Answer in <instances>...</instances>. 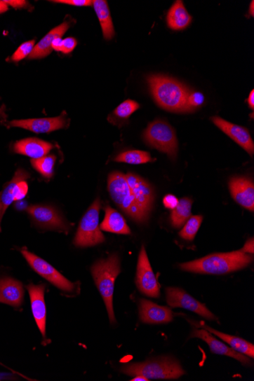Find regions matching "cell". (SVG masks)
I'll list each match as a JSON object with an SVG mask.
<instances>
[{
	"label": "cell",
	"instance_id": "ffe728a7",
	"mask_svg": "<svg viewBox=\"0 0 254 381\" xmlns=\"http://www.w3.org/2000/svg\"><path fill=\"white\" fill-rule=\"evenodd\" d=\"M23 298L22 282L10 277L0 279V303L19 307L23 303Z\"/></svg>",
	"mask_w": 254,
	"mask_h": 381
},
{
	"label": "cell",
	"instance_id": "52a82bcc",
	"mask_svg": "<svg viewBox=\"0 0 254 381\" xmlns=\"http://www.w3.org/2000/svg\"><path fill=\"white\" fill-rule=\"evenodd\" d=\"M144 139L150 146L175 159L178 153L175 131L165 121L157 120L151 123L144 132Z\"/></svg>",
	"mask_w": 254,
	"mask_h": 381
},
{
	"label": "cell",
	"instance_id": "ee69618b",
	"mask_svg": "<svg viewBox=\"0 0 254 381\" xmlns=\"http://www.w3.org/2000/svg\"><path fill=\"white\" fill-rule=\"evenodd\" d=\"M253 6H254V3L253 1L251 2V4H250V15L252 16H253L254 15V8H253Z\"/></svg>",
	"mask_w": 254,
	"mask_h": 381
},
{
	"label": "cell",
	"instance_id": "d590c367",
	"mask_svg": "<svg viewBox=\"0 0 254 381\" xmlns=\"http://www.w3.org/2000/svg\"><path fill=\"white\" fill-rule=\"evenodd\" d=\"M52 2L65 4L74 6H93V1H91V0H56V1Z\"/></svg>",
	"mask_w": 254,
	"mask_h": 381
},
{
	"label": "cell",
	"instance_id": "6da1fadb",
	"mask_svg": "<svg viewBox=\"0 0 254 381\" xmlns=\"http://www.w3.org/2000/svg\"><path fill=\"white\" fill-rule=\"evenodd\" d=\"M253 260V256L241 251L213 254L201 259L180 264V268L194 273L222 275L247 268Z\"/></svg>",
	"mask_w": 254,
	"mask_h": 381
},
{
	"label": "cell",
	"instance_id": "ba28073f",
	"mask_svg": "<svg viewBox=\"0 0 254 381\" xmlns=\"http://www.w3.org/2000/svg\"><path fill=\"white\" fill-rule=\"evenodd\" d=\"M21 253L30 267L41 277L49 281L51 284L63 291L72 292L75 290V284L63 277L50 263L26 250L25 248L21 250Z\"/></svg>",
	"mask_w": 254,
	"mask_h": 381
},
{
	"label": "cell",
	"instance_id": "9a60e30c",
	"mask_svg": "<svg viewBox=\"0 0 254 381\" xmlns=\"http://www.w3.org/2000/svg\"><path fill=\"white\" fill-rule=\"evenodd\" d=\"M215 125L219 127L225 134L232 139L236 144L241 146L248 153L253 156L254 153V144L250 132L246 128L234 124L220 117L211 118Z\"/></svg>",
	"mask_w": 254,
	"mask_h": 381
},
{
	"label": "cell",
	"instance_id": "cb8c5ba5",
	"mask_svg": "<svg viewBox=\"0 0 254 381\" xmlns=\"http://www.w3.org/2000/svg\"><path fill=\"white\" fill-rule=\"evenodd\" d=\"M100 229L117 235H131V231L120 212L110 207L105 208V217Z\"/></svg>",
	"mask_w": 254,
	"mask_h": 381
},
{
	"label": "cell",
	"instance_id": "f35d334b",
	"mask_svg": "<svg viewBox=\"0 0 254 381\" xmlns=\"http://www.w3.org/2000/svg\"><path fill=\"white\" fill-rule=\"evenodd\" d=\"M241 251L245 254H253V239L251 238L250 240L248 241L245 244L244 247L242 248Z\"/></svg>",
	"mask_w": 254,
	"mask_h": 381
},
{
	"label": "cell",
	"instance_id": "d4e9b609",
	"mask_svg": "<svg viewBox=\"0 0 254 381\" xmlns=\"http://www.w3.org/2000/svg\"><path fill=\"white\" fill-rule=\"evenodd\" d=\"M192 22V17L186 10L182 1H176L168 13V27L175 31L184 30Z\"/></svg>",
	"mask_w": 254,
	"mask_h": 381
},
{
	"label": "cell",
	"instance_id": "4fadbf2b",
	"mask_svg": "<svg viewBox=\"0 0 254 381\" xmlns=\"http://www.w3.org/2000/svg\"><path fill=\"white\" fill-rule=\"evenodd\" d=\"M190 338H198L203 340L208 344V347H210V351L214 354L237 359L243 366L251 365L252 362L248 356H243V354L234 350L232 348L229 347L228 345H226L225 343L218 340L213 335H211L210 333H208L207 331L203 329V328H201L199 330H194L192 334H190Z\"/></svg>",
	"mask_w": 254,
	"mask_h": 381
},
{
	"label": "cell",
	"instance_id": "484cf974",
	"mask_svg": "<svg viewBox=\"0 0 254 381\" xmlns=\"http://www.w3.org/2000/svg\"><path fill=\"white\" fill-rule=\"evenodd\" d=\"M93 6L100 24H101L105 39L112 40L114 37L115 31L107 1L105 0H95Z\"/></svg>",
	"mask_w": 254,
	"mask_h": 381
},
{
	"label": "cell",
	"instance_id": "d6a6232c",
	"mask_svg": "<svg viewBox=\"0 0 254 381\" xmlns=\"http://www.w3.org/2000/svg\"><path fill=\"white\" fill-rule=\"evenodd\" d=\"M205 101L204 95L201 92H192L188 95L187 100V112H192L201 107Z\"/></svg>",
	"mask_w": 254,
	"mask_h": 381
},
{
	"label": "cell",
	"instance_id": "7bdbcfd3",
	"mask_svg": "<svg viewBox=\"0 0 254 381\" xmlns=\"http://www.w3.org/2000/svg\"><path fill=\"white\" fill-rule=\"evenodd\" d=\"M131 380L132 381H149V380L147 377H144L142 375H137V376H135L134 378Z\"/></svg>",
	"mask_w": 254,
	"mask_h": 381
},
{
	"label": "cell",
	"instance_id": "1f68e13d",
	"mask_svg": "<svg viewBox=\"0 0 254 381\" xmlns=\"http://www.w3.org/2000/svg\"><path fill=\"white\" fill-rule=\"evenodd\" d=\"M35 46V41L32 40L26 41L21 44L19 48H18L13 56L11 57L12 61L15 63H18L23 59L29 57L31 55L34 48Z\"/></svg>",
	"mask_w": 254,
	"mask_h": 381
},
{
	"label": "cell",
	"instance_id": "30bf717a",
	"mask_svg": "<svg viewBox=\"0 0 254 381\" xmlns=\"http://www.w3.org/2000/svg\"><path fill=\"white\" fill-rule=\"evenodd\" d=\"M166 300L168 305L171 307H180L193 312L201 316L208 321H216L217 317L207 308L187 293L183 289L171 287L166 289Z\"/></svg>",
	"mask_w": 254,
	"mask_h": 381
},
{
	"label": "cell",
	"instance_id": "603a6c76",
	"mask_svg": "<svg viewBox=\"0 0 254 381\" xmlns=\"http://www.w3.org/2000/svg\"><path fill=\"white\" fill-rule=\"evenodd\" d=\"M30 174L22 168H19L15 173L11 181L7 183L1 193H0V232H1V221L5 212L14 201L15 185L20 181L29 179Z\"/></svg>",
	"mask_w": 254,
	"mask_h": 381
},
{
	"label": "cell",
	"instance_id": "ab89813d",
	"mask_svg": "<svg viewBox=\"0 0 254 381\" xmlns=\"http://www.w3.org/2000/svg\"><path fill=\"white\" fill-rule=\"evenodd\" d=\"M62 46V38H58L54 39L52 42V49L55 50L56 51L61 52Z\"/></svg>",
	"mask_w": 254,
	"mask_h": 381
},
{
	"label": "cell",
	"instance_id": "7a4b0ae2",
	"mask_svg": "<svg viewBox=\"0 0 254 381\" xmlns=\"http://www.w3.org/2000/svg\"><path fill=\"white\" fill-rule=\"evenodd\" d=\"M151 93L161 108L172 112H187L188 88L176 79L160 75L147 78Z\"/></svg>",
	"mask_w": 254,
	"mask_h": 381
},
{
	"label": "cell",
	"instance_id": "5b68a950",
	"mask_svg": "<svg viewBox=\"0 0 254 381\" xmlns=\"http://www.w3.org/2000/svg\"><path fill=\"white\" fill-rule=\"evenodd\" d=\"M107 189L112 199L126 215L138 223H147L149 216L144 214L135 201L125 174L118 172L109 174Z\"/></svg>",
	"mask_w": 254,
	"mask_h": 381
},
{
	"label": "cell",
	"instance_id": "d6986e66",
	"mask_svg": "<svg viewBox=\"0 0 254 381\" xmlns=\"http://www.w3.org/2000/svg\"><path fill=\"white\" fill-rule=\"evenodd\" d=\"M53 147L48 141L37 138H28L17 141L13 149L15 153L38 159L46 156Z\"/></svg>",
	"mask_w": 254,
	"mask_h": 381
},
{
	"label": "cell",
	"instance_id": "60d3db41",
	"mask_svg": "<svg viewBox=\"0 0 254 381\" xmlns=\"http://www.w3.org/2000/svg\"><path fill=\"white\" fill-rule=\"evenodd\" d=\"M248 103L249 107L253 110L254 109V91L253 90H252L249 95V97L248 99Z\"/></svg>",
	"mask_w": 254,
	"mask_h": 381
},
{
	"label": "cell",
	"instance_id": "44dd1931",
	"mask_svg": "<svg viewBox=\"0 0 254 381\" xmlns=\"http://www.w3.org/2000/svg\"><path fill=\"white\" fill-rule=\"evenodd\" d=\"M192 322V321H189ZM193 325L196 328H203V329L207 331L208 333H213L218 336V338L222 340L226 343H228L231 348L237 351L245 356L253 359L254 357V345L253 344L244 340L238 336H234L228 334L221 333L220 331L213 329L212 327L207 326L203 322H192Z\"/></svg>",
	"mask_w": 254,
	"mask_h": 381
},
{
	"label": "cell",
	"instance_id": "ac0fdd59",
	"mask_svg": "<svg viewBox=\"0 0 254 381\" xmlns=\"http://www.w3.org/2000/svg\"><path fill=\"white\" fill-rule=\"evenodd\" d=\"M27 211L35 223L43 228L61 230L67 228L58 211L51 207L33 205L27 208Z\"/></svg>",
	"mask_w": 254,
	"mask_h": 381
},
{
	"label": "cell",
	"instance_id": "3957f363",
	"mask_svg": "<svg viewBox=\"0 0 254 381\" xmlns=\"http://www.w3.org/2000/svg\"><path fill=\"white\" fill-rule=\"evenodd\" d=\"M121 272V261L116 254L109 256L107 259L98 261L92 267L95 285L105 301L112 324L116 323L113 307L114 283Z\"/></svg>",
	"mask_w": 254,
	"mask_h": 381
},
{
	"label": "cell",
	"instance_id": "8d00e7d4",
	"mask_svg": "<svg viewBox=\"0 0 254 381\" xmlns=\"http://www.w3.org/2000/svg\"><path fill=\"white\" fill-rule=\"evenodd\" d=\"M179 200L174 195L168 194L163 199V205L171 210H173L178 205Z\"/></svg>",
	"mask_w": 254,
	"mask_h": 381
},
{
	"label": "cell",
	"instance_id": "83f0119b",
	"mask_svg": "<svg viewBox=\"0 0 254 381\" xmlns=\"http://www.w3.org/2000/svg\"><path fill=\"white\" fill-rule=\"evenodd\" d=\"M114 160L116 162L140 165L152 162L154 159L149 153L144 152V151L131 150L120 154Z\"/></svg>",
	"mask_w": 254,
	"mask_h": 381
},
{
	"label": "cell",
	"instance_id": "4dcf8cb0",
	"mask_svg": "<svg viewBox=\"0 0 254 381\" xmlns=\"http://www.w3.org/2000/svg\"><path fill=\"white\" fill-rule=\"evenodd\" d=\"M140 108V105L133 100H126L114 111L113 115L120 120L128 119L131 115Z\"/></svg>",
	"mask_w": 254,
	"mask_h": 381
},
{
	"label": "cell",
	"instance_id": "8fae6325",
	"mask_svg": "<svg viewBox=\"0 0 254 381\" xmlns=\"http://www.w3.org/2000/svg\"><path fill=\"white\" fill-rule=\"evenodd\" d=\"M65 113L57 118L14 120L7 123L11 127H19L35 132V134H48L67 125Z\"/></svg>",
	"mask_w": 254,
	"mask_h": 381
},
{
	"label": "cell",
	"instance_id": "b9f144b4",
	"mask_svg": "<svg viewBox=\"0 0 254 381\" xmlns=\"http://www.w3.org/2000/svg\"><path fill=\"white\" fill-rule=\"evenodd\" d=\"M8 11V6L4 1H0V14L4 13Z\"/></svg>",
	"mask_w": 254,
	"mask_h": 381
},
{
	"label": "cell",
	"instance_id": "7c38bea8",
	"mask_svg": "<svg viewBox=\"0 0 254 381\" xmlns=\"http://www.w3.org/2000/svg\"><path fill=\"white\" fill-rule=\"evenodd\" d=\"M125 175L135 201L144 214L149 217L155 200L153 188L149 183L137 174L129 173Z\"/></svg>",
	"mask_w": 254,
	"mask_h": 381
},
{
	"label": "cell",
	"instance_id": "8992f818",
	"mask_svg": "<svg viewBox=\"0 0 254 381\" xmlns=\"http://www.w3.org/2000/svg\"><path fill=\"white\" fill-rule=\"evenodd\" d=\"M100 209L101 200L97 198L80 221L74 242L76 247H93L105 241L99 227Z\"/></svg>",
	"mask_w": 254,
	"mask_h": 381
},
{
	"label": "cell",
	"instance_id": "7402d4cb",
	"mask_svg": "<svg viewBox=\"0 0 254 381\" xmlns=\"http://www.w3.org/2000/svg\"><path fill=\"white\" fill-rule=\"evenodd\" d=\"M69 28V23L65 22L58 25V27L52 29L37 43V46H34L31 55L29 56V59H41L51 55V53L53 50L52 42L53 40L58 38H62Z\"/></svg>",
	"mask_w": 254,
	"mask_h": 381
},
{
	"label": "cell",
	"instance_id": "f546056e",
	"mask_svg": "<svg viewBox=\"0 0 254 381\" xmlns=\"http://www.w3.org/2000/svg\"><path fill=\"white\" fill-rule=\"evenodd\" d=\"M203 219L202 216H190L179 235L186 241H194L199 228H201Z\"/></svg>",
	"mask_w": 254,
	"mask_h": 381
},
{
	"label": "cell",
	"instance_id": "e0dca14e",
	"mask_svg": "<svg viewBox=\"0 0 254 381\" xmlns=\"http://www.w3.org/2000/svg\"><path fill=\"white\" fill-rule=\"evenodd\" d=\"M45 288H46L45 285L35 286L29 284L27 286L31 299L33 316L44 339H46L47 321V310L44 300Z\"/></svg>",
	"mask_w": 254,
	"mask_h": 381
},
{
	"label": "cell",
	"instance_id": "4316f807",
	"mask_svg": "<svg viewBox=\"0 0 254 381\" xmlns=\"http://www.w3.org/2000/svg\"><path fill=\"white\" fill-rule=\"evenodd\" d=\"M193 200L189 198H182L179 200L178 205L171 211V225L175 228L182 227L186 221L192 216Z\"/></svg>",
	"mask_w": 254,
	"mask_h": 381
},
{
	"label": "cell",
	"instance_id": "e575fe53",
	"mask_svg": "<svg viewBox=\"0 0 254 381\" xmlns=\"http://www.w3.org/2000/svg\"><path fill=\"white\" fill-rule=\"evenodd\" d=\"M77 41L74 38H67L62 40V46L61 52L63 54L68 55L76 48Z\"/></svg>",
	"mask_w": 254,
	"mask_h": 381
},
{
	"label": "cell",
	"instance_id": "2e32d148",
	"mask_svg": "<svg viewBox=\"0 0 254 381\" xmlns=\"http://www.w3.org/2000/svg\"><path fill=\"white\" fill-rule=\"evenodd\" d=\"M229 189L233 199L239 205L249 211L254 209V185L253 181L243 176L232 177Z\"/></svg>",
	"mask_w": 254,
	"mask_h": 381
},
{
	"label": "cell",
	"instance_id": "74e56055",
	"mask_svg": "<svg viewBox=\"0 0 254 381\" xmlns=\"http://www.w3.org/2000/svg\"><path fill=\"white\" fill-rule=\"evenodd\" d=\"M4 3L8 6H11L15 10H18V8H27L31 6L28 2L24 1V0H4Z\"/></svg>",
	"mask_w": 254,
	"mask_h": 381
},
{
	"label": "cell",
	"instance_id": "f1b7e54d",
	"mask_svg": "<svg viewBox=\"0 0 254 381\" xmlns=\"http://www.w3.org/2000/svg\"><path fill=\"white\" fill-rule=\"evenodd\" d=\"M31 163L34 169L39 172L45 179H50L53 175L54 165L56 163V157L46 155L38 159H32Z\"/></svg>",
	"mask_w": 254,
	"mask_h": 381
},
{
	"label": "cell",
	"instance_id": "5bb4252c",
	"mask_svg": "<svg viewBox=\"0 0 254 381\" xmlns=\"http://www.w3.org/2000/svg\"><path fill=\"white\" fill-rule=\"evenodd\" d=\"M140 321L147 324H164L173 321L174 314L165 306H160L147 299L140 301Z\"/></svg>",
	"mask_w": 254,
	"mask_h": 381
},
{
	"label": "cell",
	"instance_id": "836d02e7",
	"mask_svg": "<svg viewBox=\"0 0 254 381\" xmlns=\"http://www.w3.org/2000/svg\"><path fill=\"white\" fill-rule=\"evenodd\" d=\"M29 191L28 183L25 181H20L15 185L14 201H21L25 197Z\"/></svg>",
	"mask_w": 254,
	"mask_h": 381
},
{
	"label": "cell",
	"instance_id": "277c9868",
	"mask_svg": "<svg viewBox=\"0 0 254 381\" xmlns=\"http://www.w3.org/2000/svg\"><path fill=\"white\" fill-rule=\"evenodd\" d=\"M129 376L142 375L152 379L173 380L184 375L185 371L178 361L173 358L163 357L148 360L142 363H133L121 369Z\"/></svg>",
	"mask_w": 254,
	"mask_h": 381
},
{
	"label": "cell",
	"instance_id": "9c48e42d",
	"mask_svg": "<svg viewBox=\"0 0 254 381\" xmlns=\"http://www.w3.org/2000/svg\"><path fill=\"white\" fill-rule=\"evenodd\" d=\"M135 283L140 292L151 298L160 296V286L154 274L145 247L142 246L139 255L137 279Z\"/></svg>",
	"mask_w": 254,
	"mask_h": 381
}]
</instances>
